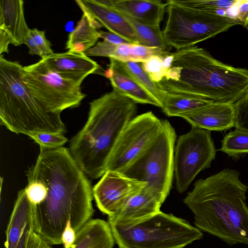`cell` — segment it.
Returning <instances> with one entry per match:
<instances>
[{
    "label": "cell",
    "mask_w": 248,
    "mask_h": 248,
    "mask_svg": "<svg viewBox=\"0 0 248 248\" xmlns=\"http://www.w3.org/2000/svg\"><path fill=\"white\" fill-rule=\"evenodd\" d=\"M40 149L35 163L26 172L47 190L45 200L35 206V231L51 245H60L68 222L77 232L92 219L93 188L69 149Z\"/></svg>",
    "instance_id": "1"
},
{
    "label": "cell",
    "mask_w": 248,
    "mask_h": 248,
    "mask_svg": "<svg viewBox=\"0 0 248 248\" xmlns=\"http://www.w3.org/2000/svg\"><path fill=\"white\" fill-rule=\"evenodd\" d=\"M240 175L235 170L225 169L199 179L184 200L198 229L230 245H248V186Z\"/></svg>",
    "instance_id": "2"
},
{
    "label": "cell",
    "mask_w": 248,
    "mask_h": 248,
    "mask_svg": "<svg viewBox=\"0 0 248 248\" xmlns=\"http://www.w3.org/2000/svg\"><path fill=\"white\" fill-rule=\"evenodd\" d=\"M159 83L169 92L234 104L248 95V69L225 64L194 46L173 52Z\"/></svg>",
    "instance_id": "3"
},
{
    "label": "cell",
    "mask_w": 248,
    "mask_h": 248,
    "mask_svg": "<svg viewBox=\"0 0 248 248\" xmlns=\"http://www.w3.org/2000/svg\"><path fill=\"white\" fill-rule=\"evenodd\" d=\"M136 104L114 89L90 103L86 123L69 144L71 154L87 176L95 179L105 173L118 138L135 117Z\"/></svg>",
    "instance_id": "4"
},
{
    "label": "cell",
    "mask_w": 248,
    "mask_h": 248,
    "mask_svg": "<svg viewBox=\"0 0 248 248\" xmlns=\"http://www.w3.org/2000/svg\"><path fill=\"white\" fill-rule=\"evenodd\" d=\"M23 66L0 56V123L16 134H64L66 128L49 114L24 84Z\"/></svg>",
    "instance_id": "5"
},
{
    "label": "cell",
    "mask_w": 248,
    "mask_h": 248,
    "mask_svg": "<svg viewBox=\"0 0 248 248\" xmlns=\"http://www.w3.org/2000/svg\"><path fill=\"white\" fill-rule=\"evenodd\" d=\"M109 225L119 248H184L203 236L186 220L161 211L133 224Z\"/></svg>",
    "instance_id": "6"
},
{
    "label": "cell",
    "mask_w": 248,
    "mask_h": 248,
    "mask_svg": "<svg viewBox=\"0 0 248 248\" xmlns=\"http://www.w3.org/2000/svg\"><path fill=\"white\" fill-rule=\"evenodd\" d=\"M150 146L131 164L120 172L124 175L147 183L146 187L162 204L172 186L175 131L167 120Z\"/></svg>",
    "instance_id": "7"
},
{
    "label": "cell",
    "mask_w": 248,
    "mask_h": 248,
    "mask_svg": "<svg viewBox=\"0 0 248 248\" xmlns=\"http://www.w3.org/2000/svg\"><path fill=\"white\" fill-rule=\"evenodd\" d=\"M166 3L168 17L163 37L166 45L177 50L194 46L237 25L231 18L185 7L173 0Z\"/></svg>",
    "instance_id": "8"
},
{
    "label": "cell",
    "mask_w": 248,
    "mask_h": 248,
    "mask_svg": "<svg viewBox=\"0 0 248 248\" xmlns=\"http://www.w3.org/2000/svg\"><path fill=\"white\" fill-rule=\"evenodd\" d=\"M22 79L43 108L59 122L67 108L78 107L85 97L81 85L64 79L51 70L44 59L23 66Z\"/></svg>",
    "instance_id": "9"
},
{
    "label": "cell",
    "mask_w": 248,
    "mask_h": 248,
    "mask_svg": "<svg viewBox=\"0 0 248 248\" xmlns=\"http://www.w3.org/2000/svg\"><path fill=\"white\" fill-rule=\"evenodd\" d=\"M216 149L211 131L192 126L180 136L174 152L176 187L182 193L201 171L209 168L215 159Z\"/></svg>",
    "instance_id": "10"
},
{
    "label": "cell",
    "mask_w": 248,
    "mask_h": 248,
    "mask_svg": "<svg viewBox=\"0 0 248 248\" xmlns=\"http://www.w3.org/2000/svg\"><path fill=\"white\" fill-rule=\"evenodd\" d=\"M162 127L152 111L135 116L121 133L108 159L106 171L121 172L153 142Z\"/></svg>",
    "instance_id": "11"
},
{
    "label": "cell",
    "mask_w": 248,
    "mask_h": 248,
    "mask_svg": "<svg viewBox=\"0 0 248 248\" xmlns=\"http://www.w3.org/2000/svg\"><path fill=\"white\" fill-rule=\"evenodd\" d=\"M146 185V183L108 170L93 187V198L102 213L112 216L120 212L128 200Z\"/></svg>",
    "instance_id": "12"
},
{
    "label": "cell",
    "mask_w": 248,
    "mask_h": 248,
    "mask_svg": "<svg viewBox=\"0 0 248 248\" xmlns=\"http://www.w3.org/2000/svg\"><path fill=\"white\" fill-rule=\"evenodd\" d=\"M35 205L28 199L25 188L18 191L5 231V248H27L35 231Z\"/></svg>",
    "instance_id": "13"
},
{
    "label": "cell",
    "mask_w": 248,
    "mask_h": 248,
    "mask_svg": "<svg viewBox=\"0 0 248 248\" xmlns=\"http://www.w3.org/2000/svg\"><path fill=\"white\" fill-rule=\"evenodd\" d=\"M24 16L22 0L0 1V54L8 53L10 44L18 46L24 44L30 31Z\"/></svg>",
    "instance_id": "14"
},
{
    "label": "cell",
    "mask_w": 248,
    "mask_h": 248,
    "mask_svg": "<svg viewBox=\"0 0 248 248\" xmlns=\"http://www.w3.org/2000/svg\"><path fill=\"white\" fill-rule=\"evenodd\" d=\"M179 117L192 126L208 131H222L234 127V104L214 102L197 109L184 113Z\"/></svg>",
    "instance_id": "15"
},
{
    "label": "cell",
    "mask_w": 248,
    "mask_h": 248,
    "mask_svg": "<svg viewBox=\"0 0 248 248\" xmlns=\"http://www.w3.org/2000/svg\"><path fill=\"white\" fill-rule=\"evenodd\" d=\"M50 69L62 78L81 85L100 66L84 53L67 51L53 53L44 59Z\"/></svg>",
    "instance_id": "16"
},
{
    "label": "cell",
    "mask_w": 248,
    "mask_h": 248,
    "mask_svg": "<svg viewBox=\"0 0 248 248\" xmlns=\"http://www.w3.org/2000/svg\"><path fill=\"white\" fill-rule=\"evenodd\" d=\"M75 1L83 12L88 14L109 32L122 37L129 43L139 45L133 27L122 13L96 0Z\"/></svg>",
    "instance_id": "17"
},
{
    "label": "cell",
    "mask_w": 248,
    "mask_h": 248,
    "mask_svg": "<svg viewBox=\"0 0 248 248\" xmlns=\"http://www.w3.org/2000/svg\"><path fill=\"white\" fill-rule=\"evenodd\" d=\"M105 76L111 83L113 89L131 99L136 103L150 104L161 108L160 103L137 81L122 62L109 58Z\"/></svg>",
    "instance_id": "18"
},
{
    "label": "cell",
    "mask_w": 248,
    "mask_h": 248,
    "mask_svg": "<svg viewBox=\"0 0 248 248\" xmlns=\"http://www.w3.org/2000/svg\"><path fill=\"white\" fill-rule=\"evenodd\" d=\"M146 186L132 196L120 212L108 216V224L120 225L133 224L160 211L162 204Z\"/></svg>",
    "instance_id": "19"
},
{
    "label": "cell",
    "mask_w": 248,
    "mask_h": 248,
    "mask_svg": "<svg viewBox=\"0 0 248 248\" xmlns=\"http://www.w3.org/2000/svg\"><path fill=\"white\" fill-rule=\"evenodd\" d=\"M102 4L111 6L143 24L160 27L167 8V3L158 0H103Z\"/></svg>",
    "instance_id": "20"
},
{
    "label": "cell",
    "mask_w": 248,
    "mask_h": 248,
    "mask_svg": "<svg viewBox=\"0 0 248 248\" xmlns=\"http://www.w3.org/2000/svg\"><path fill=\"white\" fill-rule=\"evenodd\" d=\"M168 51L131 43L114 45L104 40L86 51L88 56H101L113 58L122 62H143L154 55H163Z\"/></svg>",
    "instance_id": "21"
},
{
    "label": "cell",
    "mask_w": 248,
    "mask_h": 248,
    "mask_svg": "<svg viewBox=\"0 0 248 248\" xmlns=\"http://www.w3.org/2000/svg\"><path fill=\"white\" fill-rule=\"evenodd\" d=\"M114 243L108 221L92 219L76 232V240L69 248H113Z\"/></svg>",
    "instance_id": "22"
},
{
    "label": "cell",
    "mask_w": 248,
    "mask_h": 248,
    "mask_svg": "<svg viewBox=\"0 0 248 248\" xmlns=\"http://www.w3.org/2000/svg\"><path fill=\"white\" fill-rule=\"evenodd\" d=\"M102 27L90 15L83 12L75 29L68 35L66 48L73 52L85 53L96 44L99 38L97 29Z\"/></svg>",
    "instance_id": "23"
},
{
    "label": "cell",
    "mask_w": 248,
    "mask_h": 248,
    "mask_svg": "<svg viewBox=\"0 0 248 248\" xmlns=\"http://www.w3.org/2000/svg\"><path fill=\"white\" fill-rule=\"evenodd\" d=\"M214 101L191 95L168 92L161 108L168 116H178L211 104Z\"/></svg>",
    "instance_id": "24"
},
{
    "label": "cell",
    "mask_w": 248,
    "mask_h": 248,
    "mask_svg": "<svg viewBox=\"0 0 248 248\" xmlns=\"http://www.w3.org/2000/svg\"><path fill=\"white\" fill-rule=\"evenodd\" d=\"M173 1L176 3L185 7L214 13L231 18L236 23V18L239 0H173Z\"/></svg>",
    "instance_id": "25"
},
{
    "label": "cell",
    "mask_w": 248,
    "mask_h": 248,
    "mask_svg": "<svg viewBox=\"0 0 248 248\" xmlns=\"http://www.w3.org/2000/svg\"><path fill=\"white\" fill-rule=\"evenodd\" d=\"M123 14L133 27L139 45L167 50L168 46L165 43L163 31L160 30V27L143 24Z\"/></svg>",
    "instance_id": "26"
},
{
    "label": "cell",
    "mask_w": 248,
    "mask_h": 248,
    "mask_svg": "<svg viewBox=\"0 0 248 248\" xmlns=\"http://www.w3.org/2000/svg\"><path fill=\"white\" fill-rule=\"evenodd\" d=\"M130 73L140 85L160 104L161 108L168 93L159 83L155 82L142 68L141 62H123Z\"/></svg>",
    "instance_id": "27"
},
{
    "label": "cell",
    "mask_w": 248,
    "mask_h": 248,
    "mask_svg": "<svg viewBox=\"0 0 248 248\" xmlns=\"http://www.w3.org/2000/svg\"><path fill=\"white\" fill-rule=\"evenodd\" d=\"M220 150L236 159L248 154V132L235 128L221 140Z\"/></svg>",
    "instance_id": "28"
},
{
    "label": "cell",
    "mask_w": 248,
    "mask_h": 248,
    "mask_svg": "<svg viewBox=\"0 0 248 248\" xmlns=\"http://www.w3.org/2000/svg\"><path fill=\"white\" fill-rule=\"evenodd\" d=\"M172 58L173 52L168 51L163 55L152 56L141 65L150 78L159 83L170 68Z\"/></svg>",
    "instance_id": "29"
},
{
    "label": "cell",
    "mask_w": 248,
    "mask_h": 248,
    "mask_svg": "<svg viewBox=\"0 0 248 248\" xmlns=\"http://www.w3.org/2000/svg\"><path fill=\"white\" fill-rule=\"evenodd\" d=\"M27 177L28 185L25 188L27 197L31 203L37 205L45 200L47 193L46 187L40 180Z\"/></svg>",
    "instance_id": "30"
},
{
    "label": "cell",
    "mask_w": 248,
    "mask_h": 248,
    "mask_svg": "<svg viewBox=\"0 0 248 248\" xmlns=\"http://www.w3.org/2000/svg\"><path fill=\"white\" fill-rule=\"evenodd\" d=\"M30 138L38 144L40 147L47 148L62 147L68 140L62 134L52 133H39Z\"/></svg>",
    "instance_id": "31"
},
{
    "label": "cell",
    "mask_w": 248,
    "mask_h": 248,
    "mask_svg": "<svg viewBox=\"0 0 248 248\" xmlns=\"http://www.w3.org/2000/svg\"><path fill=\"white\" fill-rule=\"evenodd\" d=\"M234 127L248 132V98L244 97L234 103Z\"/></svg>",
    "instance_id": "32"
},
{
    "label": "cell",
    "mask_w": 248,
    "mask_h": 248,
    "mask_svg": "<svg viewBox=\"0 0 248 248\" xmlns=\"http://www.w3.org/2000/svg\"><path fill=\"white\" fill-rule=\"evenodd\" d=\"M30 32L41 52L42 59H45L54 53L51 43L45 36V31L34 28L31 29Z\"/></svg>",
    "instance_id": "33"
},
{
    "label": "cell",
    "mask_w": 248,
    "mask_h": 248,
    "mask_svg": "<svg viewBox=\"0 0 248 248\" xmlns=\"http://www.w3.org/2000/svg\"><path fill=\"white\" fill-rule=\"evenodd\" d=\"M236 21L248 30V0H239Z\"/></svg>",
    "instance_id": "34"
},
{
    "label": "cell",
    "mask_w": 248,
    "mask_h": 248,
    "mask_svg": "<svg viewBox=\"0 0 248 248\" xmlns=\"http://www.w3.org/2000/svg\"><path fill=\"white\" fill-rule=\"evenodd\" d=\"M50 245L45 238L34 231L30 237L27 248H51Z\"/></svg>",
    "instance_id": "35"
},
{
    "label": "cell",
    "mask_w": 248,
    "mask_h": 248,
    "mask_svg": "<svg viewBox=\"0 0 248 248\" xmlns=\"http://www.w3.org/2000/svg\"><path fill=\"white\" fill-rule=\"evenodd\" d=\"M76 237V232L72 226L70 222H68L62 235V244L64 248H69L74 243Z\"/></svg>",
    "instance_id": "36"
},
{
    "label": "cell",
    "mask_w": 248,
    "mask_h": 248,
    "mask_svg": "<svg viewBox=\"0 0 248 248\" xmlns=\"http://www.w3.org/2000/svg\"><path fill=\"white\" fill-rule=\"evenodd\" d=\"M99 38H102L104 40L114 45H121L129 43L122 37L109 31H99Z\"/></svg>",
    "instance_id": "37"
},
{
    "label": "cell",
    "mask_w": 248,
    "mask_h": 248,
    "mask_svg": "<svg viewBox=\"0 0 248 248\" xmlns=\"http://www.w3.org/2000/svg\"><path fill=\"white\" fill-rule=\"evenodd\" d=\"M24 44L26 45L29 48V54L38 55L42 58L41 52L30 31L25 39Z\"/></svg>",
    "instance_id": "38"
},
{
    "label": "cell",
    "mask_w": 248,
    "mask_h": 248,
    "mask_svg": "<svg viewBox=\"0 0 248 248\" xmlns=\"http://www.w3.org/2000/svg\"><path fill=\"white\" fill-rule=\"evenodd\" d=\"M247 98H248V95L247 96Z\"/></svg>",
    "instance_id": "39"
}]
</instances>
